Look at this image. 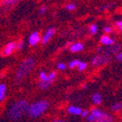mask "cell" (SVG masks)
Segmentation results:
<instances>
[{"label":"cell","instance_id":"cell-1","mask_svg":"<svg viewBox=\"0 0 122 122\" xmlns=\"http://www.w3.org/2000/svg\"><path fill=\"white\" fill-rule=\"evenodd\" d=\"M28 103L26 100H20L10 108L8 112V117L10 120H19L28 110Z\"/></svg>","mask_w":122,"mask_h":122},{"label":"cell","instance_id":"cell-2","mask_svg":"<svg viewBox=\"0 0 122 122\" xmlns=\"http://www.w3.org/2000/svg\"><path fill=\"white\" fill-rule=\"evenodd\" d=\"M35 65V60L33 57H28L26 60L23 61V62L20 64L18 70H17L15 76V82L16 84H19L21 82L25 77L28 75V73H30L33 68L34 67Z\"/></svg>","mask_w":122,"mask_h":122},{"label":"cell","instance_id":"cell-3","mask_svg":"<svg viewBox=\"0 0 122 122\" xmlns=\"http://www.w3.org/2000/svg\"><path fill=\"white\" fill-rule=\"evenodd\" d=\"M49 108V102L46 100H40L33 102L28 107L27 114L30 118H38L41 116Z\"/></svg>","mask_w":122,"mask_h":122},{"label":"cell","instance_id":"cell-4","mask_svg":"<svg viewBox=\"0 0 122 122\" xmlns=\"http://www.w3.org/2000/svg\"><path fill=\"white\" fill-rule=\"evenodd\" d=\"M91 113L95 115V117L97 118V121H99V122L113 121L112 116L109 115L108 114L103 113L102 111H101L100 109H98V108H92V111H91Z\"/></svg>","mask_w":122,"mask_h":122},{"label":"cell","instance_id":"cell-5","mask_svg":"<svg viewBox=\"0 0 122 122\" xmlns=\"http://www.w3.org/2000/svg\"><path fill=\"white\" fill-rule=\"evenodd\" d=\"M108 61V57L106 56H97L92 59V64L93 66H96V67H98V66H101L102 64H105L107 63Z\"/></svg>","mask_w":122,"mask_h":122},{"label":"cell","instance_id":"cell-6","mask_svg":"<svg viewBox=\"0 0 122 122\" xmlns=\"http://www.w3.org/2000/svg\"><path fill=\"white\" fill-rule=\"evenodd\" d=\"M55 33H56V29L54 28V27H50V28L45 32V35H44L43 39H42V44L45 45V44L48 43L50 39L52 38L53 35L55 34Z\"/></svg>","mask_w":122,"mask_h":122},{"label":"cell","instance_id":"cell-7","mask_svg":"<svg viewBox=\"0 0 122 122\" xmlns=\"http://www.w3.org/2000/svg\"><path fill=\"white\" fill-rule=\"evenodd\" d=\"M40 37H39V33L38 32H33V33H31L30 37H29L28 42L30 45H36L40 41Z\"/></svg>","mask_w":122,"mask_h":122},{"label":"cell","instance_id":"cell-8","mask_svg":"<svg viewBox=\"0 0 122 122\" xmlns=\"http://www.w3.org/2000/svg\"><path fill=\"white\" fill-rule=\"evenodd\" d=\"M15 48H16L15 43H14V42H10L9 44H7V45L5 46V48H4V54L5 56H10V54L15 50Z\"/></svg>","mask_w":122,"mask_h":122},{"label":"cell","instance_id":"cell-9","mask_svg":"<svg viewBox=\"0 0 122 122\" xmlns=\"http://www.w3.org/2000/svg\"><path fill=\"white\" fill-rule=\"evenodd\" d=\"M120 49V45H118V44H113L111 45L108 49H106V51H104V52L107 53V54H114L116 53Z\"/></svg>","mask_w":122,"mask_h":122},{"label":"cell","instance_id":"cell-10","mask_svg":"<svg viewBox=\"0 0 122 122\" xmlns=\"http://www.w3.org/2000/svg\"><path fill=\"white\" fill-rule=\"evenodd\" d=\"M67 112L71 114H74V115H81L83 110L81 108H77L75 106H70L69 108H67Z\"/></svg>","mask_w":122,"mask_h":122},{"label":"cell","instance_id":"cell-11","mask_svg":"<svg viewBox=\"0 0 122 122\" xmlns=\"http://www.w3.org/2000/svg\"><path fill=\"white\" fill-rule=\"evenodd\" d=\"M101 43L105 45H111L113 44H114V40L113 39H111V38H109L108 35H103L101 38Z\"/></svg>","mask_w":122,"mask_h":122},{"label":"cell","instance_id":"cell-12","mask_svg":"<svg viewBox=\"0 0 122 122\" xmlns=\"http://www.w3.org/2000/svg\"><path fill=\"white\" fill-rule=\"evenodd\" d=\"M83 48H84V45L82 43H75L71 45L70 51H71L72 52H79V51H82Z\"/></svg>","mask_w":122,"mask_h":122},{"label":"cell","instance_id":"cell-13","mask_svg":"<svg viewBox=\"0 0 122 122\" xmlns=\"http://www.w3.org/2000/svg\"><path fill=\"white\" fill-rule=\"evenodd\" d=\"M92 101L95 104L98 105L102 102V96H101V94L99 93H94L92 95Z\"/></svg>","mask_w":122,"mask_h":122},{"label":"cell","instance_id":"cell-14","mask_svg":"<svg viewBox=\"0 0 122 122\" xmlns=\"http://www.w3.org/2000/svg\"><path fill=\"white\" fill-rule=\"evenodd\" d=\"M51 85H52V83H51V82L42 81V80H41L39 83V89H41V90H46V89H48Z\"/></svg>","mask_w":122,"mask_h":122},{"label":"cell","instance_id":"cell-15","mask_svg":"<svg viewBox=\"0 0 122 122\" xmlns=\"http://www.w3.org/2000/svg\"><path fill=\"white\" fill-rule=\"evenodd\" d=\"M5 92H6V86L4 84L0 85V101H3L5 97Z\"/></svg>","mask_w":122,"mask_h":122},{"label":"cell","instance_id":"cell-16","mask_svg":"<svg viewBox=\"0 0 122 122\" xmlns=\"http://www.w3.org/2000/svg\"><path fill=\"white\" fill-rule=\"evenodd\" d=\"M18 1H20V0H3L2 4L5 5V6H10V5H12V4L18 2Z\"/></svg>","mask_w":122,"mask_h":122},{"label":"cell","instance_id":"cell-17","mask_svg":"<svg viewBox=\"0 0 122 122\" xmlns=\"http://www.w3.org/2000/svg\"><path fill=\"white\" fill-rule=\"evenodd\" d=\"M111 108H112L113 111L117 112V111H119V110H120L122 108V103L121 102H117V103L113 104L112 107H111Z\"/></svg>","mask_w":122,"mask_h":122},{"label":"cell","instance_id":"cell-18","mask_svg":"<svg viewBox=\"0 0 122 122\" xmlns=\"http://www.w3.org/2000/svg\"><path fill=\"white\" fill-rule=\"evenodd\" d=\"M79 63H80V61H79V60H73V61H70V63L68 64V67H69L70 68H73V67H78Z\"/></svg>","mask_w":122,"mask_h":122},{"label":"cell","instance_id":"cell-19","mask_svg":"<svg viewBox=\"0 0 122 122\" xmlns=\"http://www.w3.org/2000/svg\"><path fill=\"white\" fill-rule=\"evenodd\" d=\"M86 67H87V63L84 62V61H80V63H79V66H78V69H79V71H84Z\"/></svg>","mask_w":122,"mask_h":122},{"label":"cell","instance_id":"cell-20","mask_svg":"<svg viewBox=\"0 0 122 122\" xmlns=\"http://www.w3.org/2000/svg\"><path fill=\"white\" fill-rule=\"evenodd\" d=\"M39 79H40L42 81H46L47 79H48V75H46L45 72L42 71L39 73Z\"/></svg>","mask_w":122,"mask_h":122},{"label":"cell","instance_id":"cell-21","mask_svg":"<svg viewBox=\"0 0 122 122\" xmlns=\"http://www.w3.org/2000/svg\"><path fill=\"white\" fill-rule=\"evenodd\" d=\"M90 32H91V33L92 34H96L97 33V25H92L91 26V27H90Z\"/></svg>","mask_w":122,"mask_h":122},{"label":"cell","instance_id":"cell-22","mask_svg":"<svg viewBox=\"0 0 122 122\" xmlns=\"http://www.w3.org/2000/svg\"><path fill=\"white\" fill-rule=\"evenodd\" d=\"M86 119H87V120L88 121H90V122H93V121H97V118L95 117V115L94 114H92V113L89 114V115L86 117Z\"/></svg>","mask_w":122,"mask_h":122},{"label":"cell","instance_id":"cell-23","mask_svg":"<svg viewBox=\"0 0 122 122\" xmlns=\"http://www.w3.org/2000/svg\"><path fill=\"white\" fill-rule=\"evenodd\" d=\"M23 47H24V41L20 40L16 45V49L19 50V51H21L23 49Z\"/></svg>","mask_w":122,"mask_h":122},{"label":"cell","instance_id":"cell-24","mask_svg":"<svg viewBox=\"0 0 122 122\" xmlns=\"http://www.w3.org/2000/svg\"><path fill=\"white\" fill-rule=\"evenodd\" d=\"M57 67H58V69H59V70H65L66 68H67V66H66L65 63L60 62V63H58Z\"/></svg>","mask_w":122,"mask_h":122},{"label":"cell","instance_id":"cell-25","mask_svg":"<svg viewBox=\"0 0 122 122\" xmlns=\"http://www.w3.org/2000/svg\"><path fill=\"white\" fill-rule=\"evenodd\" d=\"M66 9H67V10H70V11H73L74 9H75V4H67V7H66Z\"/></svg>","mask_w":122,"mask_h":122},{"label":"cell","instance_id":"cell-26","mask_svg":"<svg viewBox=\"0 0 122 122\" xmlns=\"http://www.w3.org/2000/svg\"><path fill=\"white\" fill-rule=\"evenodd\" d=\"M103 31L105 33H110L112 32V28H111L110 26H105L103 28Z\"/></svg>","mask_w":122,"mask_h":122},{"label":"cell","instance_id":"cell-27","mask_svg":"<svg viewBox=\"0 0 122 122\" xmlns=\"http://www.w3.org/2000/svg\"><path fill=\"white\" fill-rule=\"evenodd\" d=\"M116 60L119 61H121L122 62V51L120 53H118L117 55H116Z\"/></svg>","mask_w":122,"mask_h":122},{"label":"cell","instance_id":"cell-28","mask_svg":"<svg viewBox=\"0 0 122 122\" xmlns=\"http://www.w3.org/2000/svg\"><path fill=\"white\" fill-rule=\"evenodd\" d=\"M46 10H47V8L45 6L41 7V8L39 9V14H40V15H44L45 12H46Z\"/></svg>","mask_w":122,"mask_h":122},{"label":"cell","instance_id":"cell-29","mask_svg":"<svg viewBox=\"0 0 122 122\" xmlns=\"http://www.w3.org/2000/svg\"><path fill=\"white\" fill-rule=\"evenodd\" d=\"M88 115H89V111H87V110H83V112H82V114H81L82 117H83V118H86Z\"/></svg>","mask_w":122,"mask_h":122},{"label":"cell","instance_id":"cell-30","mask_svg":"<svg viewBox=\"0 0 122 122\" xmlns=\"http://www.w3.org/2000/svg\"><path fill=\"white\" fill-rule=\"evenodd\" d=\"M116 25H117V26H119V27L122 26V20H120V21H117Z\"/></svg>","mask_w":122,"mask_h":122},{"label":"cell","instance_id":"cell-31","mask_svg":"<svg viewBox=\"0 0 122 122\" xmlns=\"http://www.w3.org/2000/svg\"><path fill=\"white\" fill-rule=\"evenodd\" d=\"M55 121H57V122H62L63 120H55Z\"/></svg>","mask_w":122,"mask_h":122},{"label":"cell","instance_id":"cell-32","mask_svg":"<svg viewBox=\"0 0 122 122\" xmlns=\"http://www.w3.org/2000/svg\"><path fill=\"white\" fill-rule=\"evenodd\" d=\"M120 30L122 31V26H120Z\"/></svg>","mask_w":122,"mask_h":122}]
</instances>
